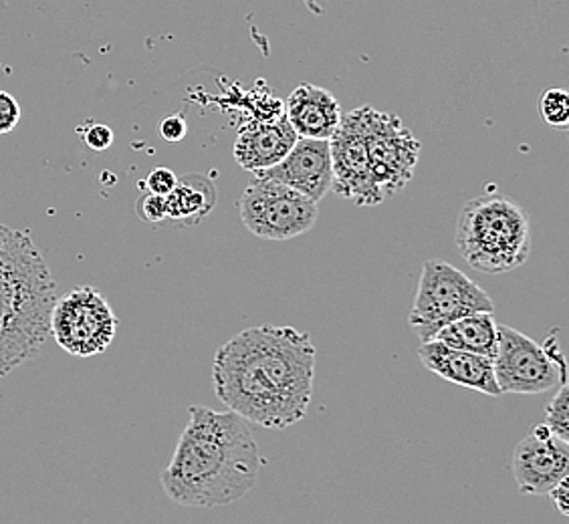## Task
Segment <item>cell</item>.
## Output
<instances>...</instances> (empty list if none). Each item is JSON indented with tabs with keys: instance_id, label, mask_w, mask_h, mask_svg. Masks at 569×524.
<instances>
[{
	"instance_id": "cell-21",
	"label": "cell",
	"mask_w": 569,
	"mask_h": 524,
	"mask_svg": "<svg viewBox=\"0 0 569 524\" xmlns=\"http://www.w3.org/2000/svg\"><path fill=\"white\" fill-rule=\"evenodd\" d=\"M21 105L9 91L0 89V135H7L17 130L21 121Z\"/></svg>"
},
{
	"instance_id": "cell-4",
	"label": "cell",
	"mask_w": 569,
	"mask_h": 524,
	"mask_svg": "<svg viewBox=\"0 0 569 524\" xmlns=\"http://www.w3.org/2000/svg\"><path fill=\"white\" fill-rule=\"evenodd\" d=\"M457 251L475 271L511 273L531 254V220L526 208L503 194H482L460 210L455 229Z\"/></svg>"
},
{
	"instance_id": "cell-25",
	"label": "cell",
	"mask_w": 569,
	"mask_h": 524,
	"mask_svg": "<svg viewBox=\"0 0 569 524\" xmlns=\"http://www.w3.org/2000/svg\"><path fill=\"white\" fill-rule=\"evenodd\" d=\"M548 494L549 498H551L553 504H556V508H558L559 513L563 514V516H569L568 478L559 481L558 484L548 492Z\"/></svg>"
},
{
	"instance_id": "cell-24",
	"label": "cell",
	"mask_w": 569,
	"mask_h": 524,
	"mask_svg": "<svg viewBox=\"0 0 569 524\" xmlns=\"http://www.w3.org/2000/svg\"><path fill=\"white\" fill-rule=\"evenodd\" d=\"M188 125L184 115H170L160 121V135L166 142H182L187 138Z\"/></svg>"
},
{
	"instance_id": "cell-3",
	"label": "cell",
	"mask_w": 569,
	"mask_h": 524,
	"mask_svg": "<svg viewBox=\"0 0 569 524\" xmlns=\"http://www.w3.org/2000/svg\"><path fill=\"white\" fill-rule=\"evenodd\" d=\"M56 299V279L29 232L0 224V380L41 353Z\"/></svg>"
},
{
	"instance_id": "cell-9",
	"label": "cell",
	"mask_w": 569,
	"mask_h": 524,
	"mask_svg": "<svg viewBox=\"0 0 569 524\" xmlns=\"http://www.w3.org/2000/svg\"><path fill=\"white\" fill-rule=\"evenodd\" d=\"M360 113L373 184L383 198L395 196L415 175L420 142L395 113L373 110L372 105H361Z\"/></svg>"
},
{
	"instance_id": "cell-12",
	"label": "cell",
	"mask_w": 569,
	"mask_h": 524,
	"mask_svg": "<svg viewBox=\"0 0 569 524\" xmlns=\"http://www.w3.org/2000/svg\"><path fill=\"white\" fill-rule=\"evenodd\" d=\"M257 175L281 182L319 202L331 190L329 140L297 138L296 145L281 162L257 172Z\"/></svg>"
},
{
	"instance_id": "cell-7",
	"label": "cell",
	"mask_w": 569,
	"mask_h": 524,
	"mask_svg": "<svg viewBox=\"0 0 569 524\" xmlns=\"http://www.w3.org/2000/svg\"><path fill=\"white\" fill-rule=\"evenodd\" d=\"M244 229L263 241H289L318 222V202L281 182L254 178L239 200Z\"/></svg>"
},
{
	"instance_id": "cell-6",
	"label": "cell",
	"mask_w": 569,
	"mask_h": 524,
	"mask_svg": "<svg viewBox=\"0 0 569 524\" xmlns=\"http://www.w3.org/2000/svg\"><path fill=\"white\" fill-rule=\"evenodd\" d=\"M493 370L501 393L537 395L568 383L566 357L559 350L556 329L546 345H539L521 331L499 325Z\"/></svg>"
},
{
	"instance_id": "cell-11",
	"label": "cell",
	"mask_w": 569,
	"mask_h": 524,
	"mask_svg": "<svg viewBox=\"0 0 569 524\" xmlns=\"http://www.w3.org/2000/svg\"><path fill=\"white\" fill-rule=\"evenodd\" d=\"M509 468L521 494H548L569 476V442L556 436L546 424H537L515 446Z\"/></svg>"
},
{
	"instance_id": "cell-15",
	"label": "cell",
	"mask_w": 569,
	"mask_h": 524,
	"mask_svg": "<svg viewBox=\"0 0 569 524\" xmlns=\"http://www.w3.org/2000/svg\"><path fill=\"white\" fill-rule=\"evenodd\" d=\"M340 101L329 93L328 89L301 83L284 101V118L293 128L297 138L311 140H329L340 125Z\"/></svg>"
},
{
	"instance_id": "cell-18",
	"label": "cell",
	"mask_w": 569,
	"mask_h": 524,
	"mask_svg": "<svg viewBox=\"0 0 569 524\" xmlns=\"http://www.w3.org/2000/svg\"><path fill=\"white\" fill-rule=\"evenodd\" d=\"M539 110L543 120L556 130L569 128V93L563 88H551L543 93Z\"/></svg>"
},
{
	"instance_id": "cell-13",
	"label": "cell",
	"mask_w": 569,
	"mask_h": 524,
	"mask_svg": "<svg viewBox=\"0 0 569 524\" xmlns=\"http://www.w3.org/2000/svg\"><path fill=\"white\" fill-rule=\"evenodd\" d=\"M418 357L428 372L437 373L445 382L457 383L469 390L487 393L499 397L503 395L495 380L493 360L469 353V351L452 350L437 339L422 341L418 347Z\"/></svg>"
},
{
	"instance_id": "cell-22",
	"label": "cell",
	"mask_w": 569,
	"mask_h": 524,
	"mask_svg": "<svg viewBox=\"0 0 569 524\" xmlns=\"http://www.w3.org/2000/svg\"><path fill=\"white\" fill-rule=\"evenodd\" d=\"M176 182H178V175L170 170V168H153L152 172L148 174V178L143 180L140 187L146 192H152V194H160L166 196L174 190Z\"/></svg>"
},
{
	"instance_id": "cell-23",
	"label": "cell",
	"mask_w": 569,
	"mask_h": 524,
	"mask_svg": "<svg viewBox=\"0 0 569 524\" xmlns=\"http://www.w3.org/2000/svg\"><path fill=\"white\" fill-rule=\"evenodd\" d=\"M83 142L88 143L89 150L93 152H106L113 143V131L103 123H91L88 130L83 131Z\"/></svg>"
},
{
	"instance_id": "cell-1",
	"label": "cell",
	"mask_w": 569,
	"mask_h": 524,
	"mask_svg": "<svg viewBox=\"0 0 569 524\" xmlns=\"http://www.w3.org/2000/svg\"><path fill=\"white\" fill-rule=\"evenodd\" d=\"M313 380L316 347L293 328L244 329L217 351L212 363L220 402L267 430H287L306 417Z\"/></svg>"
},
{
	"instance_id": "cell-16",
	"label": "cell",
	"mask_w": 569,
	"mask_h": 524,
	"mask_svg": "<svg viewBox=\"0 0 569 524\" xmlns=\"http://www.w3.org/2000/svg\"><path fill=\"white\" fill-rule=\"evenodd\" d=\"M219 190L210 175L187 174L178 178L174 190L166 194L168 220L198 224L217 206Z\"/></svg>"
},
{
	"instance_id": "cell-14",
	"label": "cell",
	"mask_w": 569,
	"mask_h": 524,
	"mask_svg": "<svg viewBox=\"0 0 569 524\" xmlns=\"http://www.w3.org/2000/svg\"><path fill=\"white\" fill-rule=\"evenodd\" d=\"M296 142L297 133L284 115L277 120H254L242 125L232 153L242 170L257 174L281 162Z\"/></svg>"
},
{
	"instance_id": "cell-8",
	"label": "cell",
	"mask_w": 569,
	"mask_h": 524,
	"mask_svg": "<svg viewBox=\"0 0 569 524\" xmlns=\"http://www.w3.org/2000/svg\"><path fill=\"white\" fill-rule=\"evenodd\" d=\"M120 321L108 299L93 286H79L57 296L49 333L57 345L76 357H93L108 350Z\"/></svg>"
},
{
	"instance_id": "cell-19",
	"label": "cell",
	"mask_w": 569,
	"mask_h": 524,
	"mask_svg": "<svg viewBox=\"0 0 569 524\" xmlns=\"http://www.w3.org/2000/svg\"><path fill=\"white\" fill-rule=\"evenodd\" d=\"M569 387L568 383L559 385L558 393L551 397V402L546 405V420L543 424L556 434L569 442Z\"/></svg>"
},
{
	"instance_id": "cell-10",
	"label": "cell",
	"mask_w": 569,
	"mask_h": 524,
	"mask_svg": "<svg viewBox=\"0 0 569 524\" xmlns=\"http://www.w3.org/2000/svg\"><path fill=\"white\" fill-rule=\"evenodd\" d=\"M331 190L358 206H378L386 198L373 184L368 162L366 131L360 108L341 115L338 130L329 138Z\"/></svg>"
},
{
	"instance_id": "cell-5",
	"label": "cell",
	"mask_w": 569,
	"mask_h": 524,
	"mask_svg": "<svg viewBox=\"0 0 569 524\" xmlns=\"http://www.w3.org/2000/svg\"><path fill=\"white\" fill-rule=\"evenodd\" d=\"M477 311H495L493 299L482 286L450 262L430 259L422 264L408 318L420 341H430L445 325Z\"/></svg>"
},
{
	"instance_id": "cell-20",
	"label": "cell",
	"mask_w": 569,
	"mask_h": 524,
	"mask_svg": "<svg viewBox=\"0 0 569 524\" xmlns=\"http://www.w3.org/2000/svg\"><path fill=\"white\" fill-rule=\"evenodd\" d=\"M136 212L143 222H150V224H158V222H164L168 220V212H166V196L160 194H152V192H146L142 196L138 198L136 202Z\"/></svg>"
},
{
	"instance_id": "cell-17",
	"label": "cell",
	"mask_w": 569,
	"mask_h": 524,
	"mask_svg": "<svg viewBox=\"0 0 569 524\" xmlns=\"http://www.w3.org/2000/svg\"><path fill=\"white\" fill-rule=\"evenodd\" d=\"M497 328L499 323L495 321L493 311H477L445 325L432 339L452 350L469 351L493 360L497 351Z\"/></svg>"
},
{
	"instance_id": "cell-2",
	"label": "cell",
	"mask_w": 569,
	"mask_h": 524,
	"mask_svg": "<svg viewBox=\"0 0 569 524\" xmlns=\"http://www.w3.org/2000/svg\"><path fill=\"white\" fill-rule=\"evenodd\" d=\"M190 420L160 482L182 506L214 508L252 491L263 464L251 422L237 412L190 405Z\"/></svg>"
}]
</instances>
